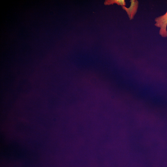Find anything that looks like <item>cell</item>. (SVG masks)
I'll return each instance as SVG.
<instances>
[{
    "instance_id": "6da1fadb",
    "label": "cell",
    "mask_w": 167,
    "mask_h": 167,
    "mask_svg": "<svg viewBox=\"0 0 167 167\" xmlns=\"http://www.w3.org/2000/svg\"><path fill=\"white\" fill-rule=\"evenodd\" d=\"M155 26L160 28L159 35L163 37H167V11L163 15L155 18Z\"/></svg>"
},
{
    "instance_id": "7a4b0ae2",
    "label": "cell",
    "mask_w": 167,
    "mask_h": 167,
    "mask_svg": "<svg viewBox=\"0 0 167 167\" xmlns=\"http://www.w3.org/2000/svg\"><path fill=\"white\" fill-rule=\"evenodd\" d=\"M131 5L129 7L127 8L125 6H122V8L124 10L130 20L133 19L135 15L139 6V1L137 0H131Z\"/></svg>"
},
{
    "instance_id": "3957f363",
    "label": "cell",
    "mask_w": 167,
    "mask_h": 167,
    "mask_svg": "<svg viewBox=\"0 0 167 167\" xmlns=\"http://www.w3.org/2000/svg\"><path fill=\"white\" fill-rule=\"evenodd\" d=\"M114 3L122 6H125L126 5L125 0H106L104 2L105 5H113Z\"/></svg>"
}]
</instances>
